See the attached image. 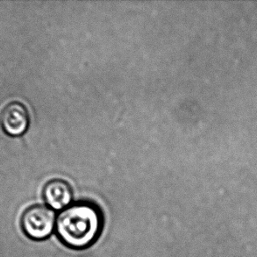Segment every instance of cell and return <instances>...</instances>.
<instances>
[{"label":"cell","mask_w":257,"mask_h":257,"mask_svg":"<svg viewBox=\"0 0 257 257\" xmlns=\"http://www.w3.org/2000/svg\"><path fill=\"white\" fill-rule=\"evenodd\" d=\"M43 198L52 210L63 211L72 201V190L65 181H50L43 189Z\"/></svg>","instance_id":"277c9868"},{"label":"cell","mask_w":257,"mask_h":257,"mask_svg":"<svg viewBox=\"0 0 257 257\" xmlns=\"http://www.w3.org/2000/svg\"><path fill=\"white\" fill-rule=\"evenodd\" d=\"M21 223L28 238L34 240H46L56 229V213L49 206L34 205L25 211Z\"/></svg>","instance_id":"7a4b0ae2"},{"label":"cell","mask_w":257,"mask_h":257,"mask_svg":"<svg viewBox=\"0 0 257 257\" xmlns=\"http://www.w3.org/2000/svg\"><path fill=\"white\" fill-rule=\"evenodd\" d=\"M29 122L28 109L20 102H11L0 112V126L5 134L12 137L24 135Z\"/></svg>","instance_id":"3957f363"},{"label":"cell","mask_w":257,"mask_h":257,"mask_svg":"<svg viewBox=\"0 0 257 257\" xmlns=\"http://www.w3.org/2000/svg\"><path fill=\"white\" fill-rule=\"evenodd\" d=\"M104 228L100 209L90 202H77L57 215L56 232L62 243L76 250L92 246Z\"/></svg>","instance_id":"6da1fadb"}]
</instances>
